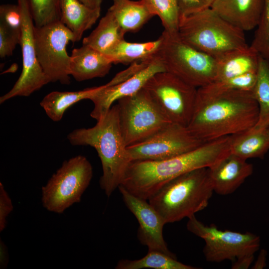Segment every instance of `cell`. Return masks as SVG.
Here are the masks:
<instances>
[{
  "label": "cell",
  "mask_w": 269,
  "mask_h": 269,
  "mask_svg": "<svg viewBox=\"0 0 269 269\" xmlns=\"http://www.w3.org/2000/svg\"><path fill=\"white\" fill-rule=\"evenodd\" d=\"M259 114L252 92L218 90L208 85L198 88L187 128L197 138L206 142L253 128Z\"/></svg>",
  "instance_id": "1"
},
{
  "label": "cell",
  "mask_w": 269,
  "mask_h": 269,
  "mask_svg": "<svg viewBox=\"0 0 269 269\" xmlns=\"http://www.w3.org/2000/svg\"><path fill=\"white\" fill-rule=\"evenodd\" d=\"M231 135L206 142L184 154L161 160H134L122 183L132 194L148 200L165 184L187 172L209 168L231 153Z\"/></svg>",
  "instance_id": "2"
},
{
  "label": "cell",
  "mask_w": 269,
  "mask_h": 269,
  "mask_svg": "<svg viewBox=\"0 0 269 269\" xmlns=\"http://www.w3.org/2000/svg\"><path fill=\"white\" fill-rule=\"evenodd\" d=\"M97 122L92 128L73 130L67 139L73 145H89L96 149L102 167L100 185L110 197L121 185L133 160L122 134L117 104Z\"/></svg>",
  "instance_id": "3"
},
{
  "label": "cell",
  "mask_w": 269,
  "mask_h": 269,
  "mask_svg": "<svg viewBox=\"0 0 269 269\" xmlns=\"http://www.w3.org/2000/svg\"><path fill=\"white\" fill-rule=\"evenodd\" d=\"M214 192L209 168L194 169L170 180L148 199L165 224L204 209Z\"/></svg>",
  "instance_id": "4"
},
{
  "label": "cell",
  "mask_w": 269,
  "mask_h": 269,
  "mask_svg": "<svg viewBox=\"0 0 269 269\" xmlns=\"http://www.w3.org/2000/svg\"><path fill=\"white\" fill-rule=\"evenodd\" d=\"M178 33L184 42L215 59L249 46L244 32L211 8L180 18Z\"/></svg>",
  "instance_id": "5"
},
{
  "label": "cell",
  "mask_w": 269,
  "mask_h": 269,
  "mask_svg": "<svg viewBox=\"0 0 269 269\" xmlns=\"http://www.w3.org/2000/svg\"><path fill=\"white\" fill-rule=\"evenodd\" d=\"M161 35L163 41L157 55L165 71L197 88L215 81V58L184 42L178 32L171 33L163 30Z\"/></svg>",
  "instance_id": "6"
},
{
  "label": "cell",
  "mask_w": 269,
  "mask_h": 269,
  "mask_svg": "<svg viewBox=\"0 0 269 269\" xmlns=\"http://www.w3.org/2000/svg\"><path fill=\"white\" fill-rule=\"evenodd\" d=\"M92 176V166L85 156L79 155L65 160L41 188L43 206L49 212L63 213L80 202Z\"/></svg>",
  "instance_id": "7"
},
{
  "label": "cell",
  "mask_w": 269,
  "mask_h": 269,
  "mask_svg": "<svg viewBox=\"0 0 269 269\" xmlns=\"http://www.w3.org/2000/svg\"><path fill=\"white\" fill-rule=\"evenodd\" d=\"M143 88L169 122L188 126L195 106L197 88L166 71L154 74Z\"/></svg>",
  "instance_id": "8"
},
{
  "label": "cell",
  "mask_w": 269,
  "mask_h": 269,
  "mask_svg": "<svg viewBox=\"0 0 269 269\" xmlns=\"http://www.w3.org/2000/svg\"><path fill=\"white\" fill-rule=\"evenodd\" d=\"M120 128L128 146L147 139L169 122L142 88L117 101Z\"/></svg>",
  "instance_id": "9"
},
{
  "label": "cell",
  "mask_w": 269,
  "mask_h": 269,
  "mask_svg": "<svg viewBox=\"0 0 269 269\" xmlns=\"http://www.w3.org/2000/svg\"><path fill=\"white\" fill-rule=\"evenodd\" d=\"M38 61L50 82L70 83V56L67 51L70 41L74 43L71 31L60 21L34 29Z\"/></svg>",
  "instance_id": "10"
},
{
  "label": "cell",
  "mask_w": 269,
  "mask_h": 269,
  "mask_svg": "<svg viewBox=\"0 0 269 269\" xmlns=\"http://www.w3.org/2000/svg\"><path fill=\"white\" fill-rule=\"evenodd\" d=\"M187 228L205 241L203 252L208 262L233 261L244 255L255 254L260 248V238L258 235L250 232L223 231L215 225H205L195 215L188 218Z\"/></svg>",
  "instance_id": "11"
},
{
  "label": "cell",
  "mask_w": 269,
  "mask_h": 269,
  "mask_svg": "<svg viewBox=\"0 0 269 269\" xmlns=\"http://www.w3.org/2000/svg\"><path fill=\"white\" fill-rule=\"evenodd\" d=\"M21 16V47L22 68L21 73L7 93L0 98V104L17 96L27 97L39 90L50 81L37 58L34 43V24L28 0H17Z\"/></svg>",
  "instance_id": "12"
},
{
  "label": "cell",
  "mask_w": 269,
  "mask_h": 269,
  "mask_svg": "<svg viewBox=\"0 0 269 269\" xmlns=\"http://www.w3.org/2000/svg\"><path fill=\"white\" fill-rule=\"evenodd\" d=\"M187 127L170 123L139 143L128 146L132 160H161L191 151L203 144Z\"/></svg>",
  "instance_id": "13"
},
{
  "label": "cell",
  "mask_w": 269,
  "mask_h": 269,
  "mask_svg": "<svg viewBox=\"0 0 269 269\" xmlns=\"http://www.w3.org/2000/svg\"><path fill=\"white\" fill-rule=\"evenodd\" d=\"M118 188L125 205L139 223L137 236L140 243L146 246L148 250L158 251L176 258L164 240L163 228L165 224L159 213L146 200L132 194L121 186Z\"/></svg>",
  "instance_id": "14"
},
{
  "label": "cell",
  "mask_w": 269,
  "mask_h": 269,
  "mask_svg": "<svg viewBox=\"0 0 269 269\" xmlns=\"http://www.w3.org/2000/svg\"><path fill=\"white\" fill-rule=\"evenodd\" d=\"M164 71V67L156 55L148 65L126 80L113 85L101 86L90 99L94 104L90 116L97 121L100 120L106 115L114 103L135 94L143 88L152 76Z\"/></svg>",
  "instance_id": "15"
},
{
  "label": "cell",
  "mask_w": 269,
  "mask_h": 269,
  "mask_svg": "<svg viewBox=\"0 0 269 269\" xmlns=\"http://www.w3.org/2000/svg\"><path fill=\"white\" fill-rule=\"evenodd\" d=\"M214 192L222 195L234 192L253 173V165L230 153L208 168Z\"/></svg>",
  "instance_id": "16"
},
{
  "label": "cell",
  "mask_w": 269,
  "mask_h": 269,
  "mask_svg": "<svg viewBox=\"0 0 269 269\" xmlns=\"http://www.w3.org/2000/svg\"><path fill=\"white\" fill-rule=\"evenodd\" d=\"M265 0H215L211 8L229 23L244 32L257 26Z\"/></svg>",
  "instance_id": "17"
},
{
  "label": "cell",
  "mask_w": 269,
  "mask_h": 269,
  "mask_svg": "<svg viewBox=\"0 0 269 269\" xmlns=\"http://www.w3.org/2000/svg\"><path fill=\"white\" fill-rule=\"evenodd\" d=\"M70 58V75L78 82L104 77L113 64L107 56L84 45L73 49Z\"/></svg>",
  "instance_id": "18"
},
{
  "label": "cell",
  "mask_w": 269,
  "mask_h": 269,
  "mask_svg": "<svg viewBox=\"0 0 269 269\" xmlns=\"http://www.w3.org/2000/svg\"><path fill=\"white\" fill-rule=\"evenodd\" d=\"M217 72L214 82L249 72H257L260 55L250 46L231 51L216 58Z\"/></svg>",
  "instance_id": "19"
},
{
  "label": "cell",
  "mask_w": 269,
  "mask_h": 269,
  "mask_svg": "<svg viewBox=\"0 0 269 269\" xmlns=\"http://www.w3.org/2000/svg\"><path fill=\"white\" fill-rule=\"evenodd\" d=\"M60 21L73 33L74 43L91 28L100 16L101 7H90L79 0H61Z\"/></svg>",
  "instance_id": "20"
},
{
  "label": "cell",
  "mask_w": 269,
  "mask_h": 269,
  "mask_svg": "<svg viewBox=\"0 0 269 269\" xmlns=\"http://www.w3.org/2000/svg\"><path fill=\"white\" fill-rule=\"evenodd\" d=\"M113 0V4L108 10L125 34L129 32L137 31L154 16L142 0Z\"/></svg>",
  "instance_id": "21"
},
{
  "label": "cell",
  "mask_w": 269,
  "mask_h": 269,
  "mask_svg": "<svg viewBox=\"0 0 269 269\" xmlns=\"http://www.w3.org/2000/svg\"><path fill=\"white\" fill-rule=\"evenodd\" d=\"M269 150V133L268 129L253 128L231 135V153L244 159L264 157Z\"/></svg>",
  "instance_id": "22"
},
{
  "label": "cell",
  "mask_w": 269,
  "mask_h": 269,
  "mask_svg": "<svg viewBox=\"0 0 269 269\" xmlns=\"http://www.w3.org/2000/svg\"><path fill=\"white\" fill-rule=\"evenodd\" d=\"M125 34L112 12L108 10L97 26L82 41V45L107 55L122 39Z\"/></svg>",
  "instance_id": "23"
},
{
  "label": "cell",
  "mask_w": 269,
  "mask_h": 269,
  "mask_svg": "<svg viewBox=\"0 0 269 269\" xmlns=\"http://www.w3.org/2000/svg\"><path fill=\"white\" fill-rule=\"evenodd\" d=\"M163 41L162 35L156 40L145 42L121 40L107 56L113 64L127 65L150 59L157 55Z\"/></svg>",
  "instance_id": "24"
},
{
  "label": "cell",
  "mask_w": 269,
  "mask_h": 269,
  "mask_svg": "<svg viewBox=\"0 0 269 269\" xmlns=\"http://www.w3.org/2000/svg\"><path fill=\"white\" fill-rule=\"evenodd\" d=\"M100 88V86L74 92L53 91L43 98L40 105L50 119L58 122L67 109L81 100H90Z\"/></svg>",
  "instance_id": "25"
},
{
  "label": "cell",
  "mask_w": 269,
  "mask_h": 269,
  "mask_svg": "<svg viewBox=\"0 0 269 269\" xmlns=\"http://www.w3.org/2000/svg\"><path fill=\"white\" fill-rule=\"evenodd\" d=\"M259 109L258 120L253 128L269 127V61L260 55L257 79L252 92Z\"/></svg>",
  "instance_id": "26"
},
{
  "label": "cell",
  "mask_w": 269,
  "mask_h": 269,
  "mask_svg": "<svg viewBox=\"0 0 269 269\" xmlns=\"http://www.w3.org/2000/svg\"><path fill=\"white\" fill-rule=\"evenodd\" d=\"M151 268L154 269H195L196 268L184 264L173 257L161 252L148 250L142 258L130 260L122 259L116 267V269H140Z\"/></svg>",
  "instance_id": "27"
},
{
  "label": "cell",
  "mask_w": 269,
  "mask_h": 269,
  "mask_svg": "<svg viewBox=\"0 0 269 269\" xmlns=\"http://www.w3.org/2000/svg\"><path fill=\"white\" fill-rule=\"evenodd\" d=\"M154 16L159 17L164 31L177 33L179 15L177 0H142Z\"/></svg>",
  "instance_id": "28"
},
{
  "label": "cell",
  "mask_w": 269,
  "mask_h": 269,
  "mask_svg": "<svg viewBox=\"0 0 269 269\" xmlns=\"http://www.w3.org/2000/svg\"><path fill=\"white\" fill-rule=\"evenodd\" d=\"M34 25L43 26L60 21L61 0H28Z\"/></svg>",
  "instance_id": "29"
},
{
  "label": "cell",
  "mask_w": 269,
  "mask_h": 269,
  "mask_svg": "<svg viewBox=\"0 0 269 269\" xmlns=\"http://www.w3.org/2000/svg\"><path fill=\"white\" fill-rule=\"evenodd\" d=\"M250 46L269 61V0H265L263 13Z\"/></svg>",
  "instance_id": "30"
},
{
  "label": "cell",
  "mask_w": 269,
  "mask_h": 269,
  "mask_svg": "<svg viewBox=\"0 0 269 269\" xmlns=\"http://www.w3.org/2000/svg\"><path fill=\"white\" fill-rule=\"evenodd\" d=\"M257 79V72H249L208 85L218 90L253 92Z\"/></svg>",
  "instance_id": "31"
},
{
  "label": "cell",
  "mask_w": 269,
  "mask_h": 269,
  "mask_svg": "<svg viewBox=\"0 0 269 269\" xmlns=\"http://www.w3.org/2000/svg\"><path fill=\"white\" fill-rule=\"evenodd\" d=\"M0 23L15 32L21 33V16L17 4L0 5Z\"/></svg>",
  "instance_id": "32"
},
{
  "label": "cell",
  "mask_w": 269,
  "mask_h": 269,
  "mask_svg": "<svg viewBox=\"0 0 269 269\" xmlns=\"http://www.w3.org/2000/svg\"><path fill=\"white\" fill-rule=\"evenodd\" d=\"M21 33L15 32L0 23V57L1 58L12 54L16 45L19 44Z\"/></svg>",
  "instance_id": "33"
},
{
  "label": "cell",
  "mask_w": 269,
  "mask_h": 269,
  "mask_svg": "<svg viewBox=\"0 0 269 269\" xmlns=\"http://www.w3.org/2000/svg\"><path fill=\"white\" fill-rule=\"evenodd\" d=\"M215 0H177L180 18L211 7Z\"/></svg>",
  "instance_id": "34"
},
{
  "label": "cell",
  "mask_w": 269,
  "mask_h": 269,
  "mask_svg": "<svg viewBox=\"0 0 269 269\" xmlns=\"http://www.w3.org/2000/svg\"><path fill=\"white\" fill-rule=\"evenodd\" d=\"M13 208L11 200L5 190L3 184L0 182V232L6 228L7 217Z\"/></svg>",
  "instance_id": "35"
},
{
  "label": "cell",
  "mask_w": 269,
  "mask_h": 269,
  "mask_svg": "<svg viewBox=\"0 0 269 269\" xmlns=\"http://www.w3.org/2000/svg\"><path fill=\"white\" fill-rule=\"evenodd\" d=\"M254 260V254H246L240 256L233 261L232 269H247L252 264Z\"/></svg>",
  "instance_id": "36"
},
{
  "label": "cell",
  "mask_w": 269,
  "mask_h": 269,
  "mask_svg": "<svg viewBox=\"0 0 269 269\" xmlns=\"http://www.w3.org/2000/svg\"><path fill=\"white\" fill-rule=\"evenodd\" d=\"M267 251L265 249L261 250L252 269H263L265 268L267 266Z\"/></svg>",
  "instance_id": "37"
},
{
  "label": "cell",
  "mask_w": 269,
  "mask_h": 269,
  "mask_svg": "<svg viewBox=\"0 0 269 269\" xmlns=\"http://www.w3.org/2000/svg\"><path fill=\"white\" fill-rule=\"evenodd\" d=\"M8 254L7 248L2 241L0 240V268L3 269L7 267L8 263Z\"/></svg>",
  "instance_id": "38"
},
{
  "label": "cell",
  "mask_w": 269,
  "mask_h": 269,
  "mask_svg": "<svg viewBox=\"0 0 269 269\" xmlns=\"http://www.w3.org/2000/svg\"><path fill=\"white\" fill-rule=\"evenodd\" d=\"M85 5L93 8H100L103 0H79Z\"/></svg>",
  "instance_id": "39"
},
{
  "label": "cell",
  "mask_w": 269,
  "mask_h": 269,
  "mask_svg": "<svg viewBox=\"0 0 269 269\" xmlns=\"http://www.w3.org/2000/svg\"><path fill=\"white\" fill-rule=\"evenodd\" d=\"M267 129H268V132L269 133V127L267 128Z\"/></svg>",
  "instance_id": "40"
}]
</instances>
